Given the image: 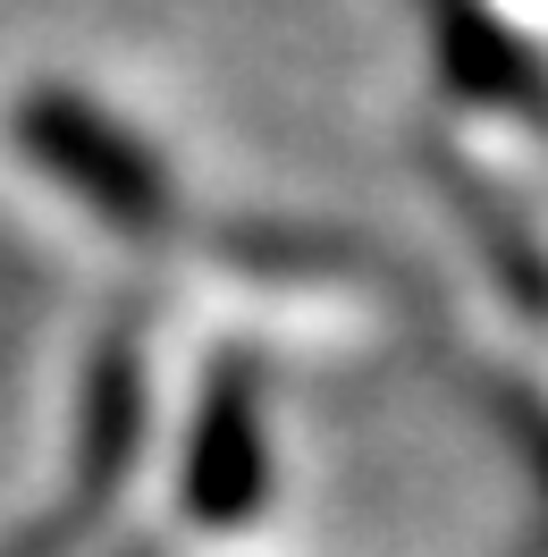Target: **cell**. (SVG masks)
<instances>
[{"mask_svg": "<svg viewBox=\"0 0 548 557\" xmlns=\"http://www.w3.org/2000/svg\"><path fill=\"white\" fill-rule=\"evenodd\" d=\"M186 498H195V516H211V523H237L245 507L262 498V431H253V397H245L237 372L211 388L203 422H195Z\"/></svg>", "mask_w": 548, "mask_h": 557, "instance_id": "7a4b0ae2", "label": "cell"}, {"mask_svg": "<svg viewBox=\"0 0 548 557\" xmlns=\"http://www.w3.org/2000/svg\"><path fill=\"white\" fill-rule=\"evenodd\" d=\"M17 144H26L68 195H85L102 220H119V228H152V220L170 211V177H161V161H152L119 119H102L94 102L35 94V102L17 110Z\"/></svg>", "mask_w": 548, "mask_h": 557, "instance_id": "6da1fadb", "label": "cell"}]
</instances>
